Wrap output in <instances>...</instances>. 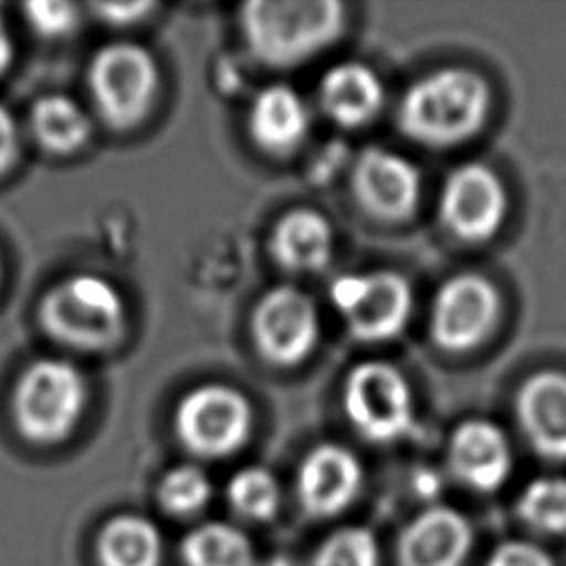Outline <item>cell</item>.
<instances>
[{
	"mask_svg": "<svg viewBox=\"0 0 566 566\" xmlns=\"http://www.w3.org/2000/svg\"><path fill=\"white\" fill-rule=\"evenodd\" d=\"M491 111V88L471 69H440L405 93L398 108L402 133L424 146H455L471 139Z\"/></svg>",
	"mask_w": 566,
	"mask_h": 566,
	"instance_id": "cell-1",
	"label": "cell"
},
{
	"mask_svg": "<svg viewBox=\"0 0 566 566\" xmlns=\"http://www.w3.org/2000/svg\"><path fill=\"white\" fill-rule=\"evenodd\" d=\"M241 24L252 53L270 66H290L327 46L343 27L334 0H256L243 7Z\"/></svg>",
	"mask_w": 566,
	"mask_h": 566,
	"instance_id": "cell-2",
	"label": "cell"
},
{
	"mask_svg": "<svg viewBox=\"0 0 566 566\" xmlns=\"http://www.w3.org/2000/svg\"><path fill=\"white\" fill-rule=\"evenodd\" d=\"M40 318L53 338L73 347L99 349L119 336L124 303L108 281L95 274H75L44 296Z\"/></svg>",
	"mask_w": 566,
	"mask_h": 566,
	"instance_id": "cell-3",
	"label": "cell"
},
{
	"mask_svg": "<svg viewBox=\"0 0 566 566\" xmlns=\"http://www.w3.org/2000/svg\"><path fill=\"white\" fill-rule=\"evenodd\" d=\"M84 394L82 374L71 363L35 360L13 391V418L20 433L40 444L66 438L82 413Z\"/></svg>",
	"mask_w": 566,
	"mask_h": 566,
	"instance_id": "cell-4",
	"label": "cell"
},
{
	"mask_svg": "<svg viewBox=\"0 0 566 566\" xmlns=\"http://www.w3.org/2000/svg\"><path fill=\"white\" fill-rule=\"evenodd\" d=\"M343 402L356 431L374 442L398 440L413 422L411 389L389 363L356 365L345 380Z\"/></svg>",
	"mask_w": 566,
	"mask_h": 566,
	"instance_id": "cell-5",
	"label": "cell"
},
{
	"mask_svg": "<svg viewBox=\"0 0 566 566\" xmlns=\"http://www.w3.org/2000/svg\"><path fill=\"white\" fill-rule=\"evenodd\" d=\"M175 429L181 444L195 455L226 458L248 440L252 409L232 387L203 385L181 398Z\"/></svg>",
	"mask_w": 566,
	"mask_h": 566,
	"instance_id": "cell-6",
	"label": "cell"
},
{
	"mask_svg": "<svg viewBox=\"0 0 566 566\" xmlns=\"http://www.w3.org/2000/svg\"><path fill=\"white\" fill-rule=\"evenodd\" d=\"M155 62L137 44L115 42L99 49L88 69L91 95L102 117L117 128L133 126L148 111L155 93Z\"/></svg>",
	"mask_w": 566,
	"mask_h": 566,
	"instance_id": "cell-7",
	"label": "cell"
},
{
	"mask_svg": "<svg viewBox=\"0 0 566 566\" xmlns=\"http://www.w3.org/2000/svg\"><path fill=\"white\" fill-rule=\"evenodd\" d=\"M329 294L352 334L363 340L396 336L407 325L413 307L409 283L389 270L343 274L332 283Z\"/></svg>",
	"mask_w": 566,
	"mask_h": 566,
	"instance_id": "cell-8",
	"label": "cell"
},
{
	"mask_svg": "<svg viewBox=\"0 0 566 566\" xmlns=\"http://www.w3.org/2000/svg\"><path fill=\"white\" fill-rule=\"evenodd\" d=\"M502 314L497 287L480 274H458L442 283L431 305V338L444 352H469L482 345Z\"/></svg>",
	"mask_w": 566,
	"mask_h": 566,
	"instance_id": "cell-9",
	"label": "cell"
},
{
	"mask_svg": "<svg viewBox=\"0 0 566 566\" xmlns=\"http://www.w3.org/2000/svg\"><path fill=\"white\" fill-rule=\"evenodd\" d=\"M506 210V188L500 175L484 164H462L442 184L440 219L451 234L467 243L495 237Z\"/></svg>",
	"mask_w": 566,
	"mask_h": 566,
	"instance_id": "cell-10",
	"label": "cell"
},
{
	"mask_svg": "<svg viewBox=\"0 0 566 566\" xmlns=\"http://www.w3.org/2000/svg\"><path fill=\"white\" fill-rule=\"evenodd\" d=\"M252 332L259 352L268 360L294 365L312 352L318 338V314L305 292L281 285L259 301Z\"/></svg>",
	"mask_w": 566,
	"mask_h": 566,
	"instance_id": "cell-11",
	"label": "cell"
},
{
	"mask_svg": "<svg viewBox=\"0 0 566 566\" xmlns=\"http://www.w3.org/2000/svg\"><path fill=\"white\" fill-rule=\"evenodd\" d=\"M447 467L453 480L462 486L475 493H493L511 475V442L495 422L486 418H469L449 436Z\"/></svg>",
	"mask_w": 566,
	"mask_h": 566,
	"instance_id": "cell-12",
	"label": "cell"
},
{
	"mask_svg": "<svg viewBox=\"0 0 566 566\" xmlns=\"http://www.w3.org/2000/svg\"><path fill=\"white\" fill-rule=\"evenodd\" d=\"M363 467L358 458L340 444H318L301 462L296 473V497L303 511L325 520L343 513L358 497Z\"/></svg>",
	"mask_w": 566,
	"mask_h": 566,
	"instance_id": "cell-13",
	"label": "cell"
},
{
	"mask_svg": "<svg viewBox=\"0 0 566 566\" xmlns=\"http://www.w3.org/2000/svg\"><path fill=\"white\" fill-rule=\"evenodd\" d=\"M473 546L471 522L453 506L433 504L407 522L396 542L398 566H464Z\"/></svg>",
	"mask_w": 566,
	"mask_h": 566,
	"instance_id": "cell-14",
	"label": "cell"
},
{
	"mask_svg": "<svg viewBox=\"0 0 566 566\" xmlns=\"http://www.w3.org/2000/svg\"><path fill=\"white\" fill-rule=\"evenodd\" d=\"M515 420L528 447L546 460H566V371L542 369L522 380Z\"/></svg>",
	"mask_w": 566,
	"mask_h": 566,
	"instance_id": "cell-15",
	"label": "cell"
},
{
	"mask_svg": "<svg viewBox=\"0 0 566 566\" xmlns=\"http://www.w3.org/2000/svg\"><path fill=\"white\" fill-rule=\"evenodd\" d=\"M358 201L382 219L407 217L420 195V175L411 161L385 148H365L354 166Z\"/></svg>",
	"mask_w": 566,
	"mask_h": 566,
	"instance_id": "cell-16",
	"label": "cell"
},
{
	"mask_svg": "<svg viewBox=\"0 0 566 566\" xmlns=\"http://www.w3.org/2000/svg\"><path fill=\"white\" fill-rule=\"evenodd\" d=\"M164 557L159 526L139 513L113 515L95 537L97 566H164Z\"/></svg>",
	"mask_w": 566,
	"mask_h": 566,
	"instance_id": "cell-17",
	"label": "cell"
},
{
	"mask_svg": "<svg viewBox=\"0 0 566 566\" xmlns=\"http://www.w3.org/2000/svg\"><path fill=\"white\" fill-rule=\"evenodd\" d=\"M321 106L340 126L369 122L382 104V84L376 73L358 62L332 66L318 86Z\"/></svg>",
	"mask_w": 566,
	"mask_h": 566,
	"instance_id": "cell-18",
	"label": "cell"
},
{
	"mask_svg": "<svg viewBox=\"0 0 566 566\" xmlns=\"http://www.w3.org/2000/svg\"><path fill=\"white\" fill-rule=\"evenodd\" d=\"M310 115L301 95L283 84L268 86L252 104L250 133L270 153H287L307 133Z\"/></svg>",
	"mask_w": 566,
	"mask_h": 566,
	"instance_id": "cell-19",
	"label": "cell"
},
{
	"mask_svg": "<svg viewBox=\"0 0 566 566\" xmlns=\"http://www.w3.org/2000/svg\"><path fill=\"white\" fill-rule=\"evenodd\" d=\"M272 252L287 270H318L332 252V228L316 210H292L274 228Z\"/></svg>",
	"mask_w": 566,
	"mask_h": 566,
	"instance_id": "cell-20",
	"label": "cell"
},
{
	"mask_svg": "<svg viewBox=\"0 0 566 566\" xmlns=\"http://www.w3.org/2000/svg\"><path fill=\"white\" fill-rule=\"evenodd\" d=\"M184 566H256V551L245 531L230 522H203L179 546Z\"/></svg>",
	"mask_w": 566,
	"mask_h": 566,
	"instance_id": "cell-21",
	"label": "cell"
},
{
	"mask_svg": "<svg viewBox=\"0 0 566 566\" xmlns=\"http://www.w3.org/2000/svg\"><path fill=\"white\" fill-rule=\"evenodd\" d=\"M31 128L38 142L53 153H71L88 137V119L80 106L64 95H46L31 111Z\"/></svg>",
	"mask_w": 566,
	"mask_h": 566,
	"instance_id": "cell-22",
	"label": "cell"
},
{
	"mask_svg": "<svg viewBox=\"0 0 566 566\" xmlns=\"http://www.w3.org/2000/svg\"><path fill=\"white\" fill-rule=\"evenodd\" d=\"M515 515L537 535H566V478L531 480L515 500Z\"/></svg>",
	"mask_w": 566,
	"mask_h": 566,
	"instance_id": "cell-23",
	"label": "cell"
},
{
	"mask_svg": "<svg viewBox=\"0 0 566 566\" xmlns=\"http://www.w3.org/2000/svg\"><path fill=\"white\" fill-rule=\"evenodd\" d=\"M228 504L237 515L250 522H268L281 504L276 478L263 467H245L237 471L226 489Z\"/></svg>",
	"mask_w": 566,
	"mask_h": 566,
	"instance_id": "cell-24",
	"label": "cell"
},
{
	"mask_svg": "<svg viewBox=\"0 0 566 566\" xmlns=\"http://www.w3.org/2000/svg\"><path fill=\"white\" fill-rule=\"evenodd\" d=\"M212 482L197 464H177L164 473L157 486L161 509L172 517H190L208 506Z\"/></svg>",
	"mask_w": 566,
	"mask_h": 566,
	"instance_id": "cell-25",
	"label": "cell"
},
{
	"mask_svg": "<svg viewBox=\"0 0 566 566\" xmlns=\"http://www.w3.org/2000/svg\"><path fill=\"white\" fill-rule=\"evenodd\" d=\"M310 566H382L378 537L365 526H340L314 548Z\"/></svg>",
	"mask_w": 566,
	"mask_h": 566,
	"instance_id": "cell-26",
	"label": "cell"
},
{
	"mask_svg": "<svg viewBox=\"0 0 566 566\" xmlns=\"http://www.w3.org/2000/svg\"><path fill=\"white\" fill-rule=\"evenodd\" d=\"M484 566H557V564L553 555L535 542L506 539L491 551Z\"/></svg>",
	"mask_w": 566,
	"mask_h": 566,
	"instance_id": "cell-27",
	"label": "cell"
},
{
	"mask_svg": "<svg viewBox=\"0 0 566 566\" xmlns=\"http://www.w3.org/2000/svg\"><path fill=\"white\" fill-rule=\"evenodd\" d=\"M24 13L31 27L49 38L64 35L75 24V7L69 2H29Z\"/></svg>",
	"mask_w": 566,
	"mask_h": 566,
	"instance_id": "cell-28",
	"label": "cell"
},
{
	"mask_svg": "<svg viewBox=\"0 0 566 566\" xmlns=\"http://www.w3.org/2000/svg\"><path fill=\"white\" fill-rule=\"evenodd\" d=\"M18 150V130L13 117L0 106V172H4Z\"/></svg>",
	"mask_w": 566,
	"mask_h": 566,
	"instance_id": "cell-29",
	"label": "cell"
},
{
	"mask_svg": "<svg viewBox=\"0 0 566 566\" xmlns=\"http://www.w3.org/2000/svg\"><path fill=\"white\" fill-rule=\"evenodd\" d=\"M150 4L148 2H128V4H97L95 11L108 20V22H130V20H137L144 11H148Z\"/></svg>",
	"mask_w": 566,
	"mask_h": 566,
	"instance_id": "cell-30",
	"label": "cell"
},
{
	"mask_svg": "<svg viewBox=\"0 0 566 566\" xmlns=\"http://www.w3.org/2000/svg\"><path fill=\"white\" fill-rule=\"evenodd\" d=\"M9 60H11V40H9L4 22L0 18V73L7 69Z\"/></svg>",
	"mask_w": 566,
	"mask_h": 566,
	"instance_id": "cell-31",
	"label": "cell"
},
{
	"mask_svg": "<svg viewBox=\"0 0 566 566\" xmlns=\"http://www.w3.org/2000/svg\"><path fill=\"white\" fill-rule=\"evenodd\" d=\"M256 566H294V562H290L283 555H276V557H270L265 562H256Z\"/></svg>",
	"mask_w": 566,
	"mask_h": 566,
	"instance_id": "cell-32",
	"label": "cell"
}]
</instances>
